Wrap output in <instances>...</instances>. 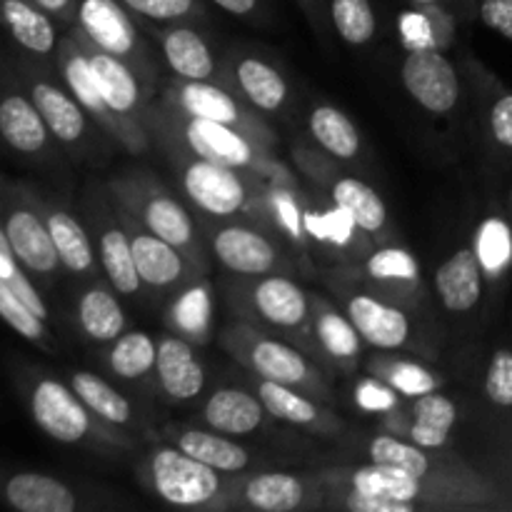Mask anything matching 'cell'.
Returning <instances> with one entry per match:
<instances>
[{
    "label": "cell",
    "mask_w": 512,
    "mask_h": 512,
    "mask_svg": "<svg viewBox=\"0 0 512 512\" xmlns=\"http://www.w3.org/2000/svg\"><path fill=\"white\" fill-rule=\"evenodd\" d=\"M258 395L265 403V410L273 418L283 420V423L315 425L320 420L318 405L305 398V395H300L295 388H290V385L273 383V380H260Z\"/></svg>",
    "instance_id": "cell-38"
},
{
    "label": "cell",
    "mask_w": 512,
    "mask_h": 512,
    "mask_svg": "<svg viewBox=\"0 0 512 512\" xmlns=\"http://www.w3.org/2000/svg\"><path fill=\"white\" fill-rule=\"evenodd\" d=\"M33 3L60 20H73L78 10V0H33Z\"/></svg>",
    "instance_id": "cell-51"
},
{
    "label": "cell",
    "mask_w": 512,
    "mask_h": 512,
    "mask_svg": "<svg viewBox=\"0 0 512 512\" xmlns=\"http://www.w3.org/2000/svg\"><path fill=\"white\" fill-rule=\"evenodd\" d=\"M0 320H3L8 328H13L20 338L40 345V348H50V345H53L48 320L35 315L33 310H30L28 305L3 283V280H0Z\"/></svg>",
    "instance_id": "cell-42"
},
{
    "label": "cell",
    "mask_w": 512,
    "mask_h": 512,
    "mask_svg": "<svg viewBox=\"0 0 512 512\" xmlns=\"http://www.w3.org/2000/svg\"><path fill=\"white\" fill-rule=\"evenodd\" d=\"M25 85H28V95L38 105L53 140L73 148L88 138L90 115L85 113L83 105L73 98L68 88L53 83L50 78H43V75H25Z\"/></svg>",
    "instance_id": "cell-8"
},
{
    "label": "cell",
    "mask_w": 512,
    "mask_h": 512,
    "mask_svg": "<svg viewBox=\"0 0 512 512\" xmlns=\"http://www.w3.org/2000/svg\"><path fill=\"white\" fill-rule=\"evenodd\" d=\"M413 428H410V440L423 450L443 448L450 438L455 420H458V408L450 398L435 393L418 395L413 405Z\"/></svg>",
    "instance_id": "cell-31"
},
{
    "label": "cell",
    "mask_w": 512,
    "mask_h": 512,
    "mask_svg": "<svg viewBox=\"0 0 512 512\" xmlns=\"http://www.w3.org/2000/svg\"><path fill=\"white\" fill-rule=\"evenodd\" d=\"M0 23L20 48L38 58H48L60 45L53 15L33 0H0Z\"/></svg>",
    "instance_id": "cell-18"
},
{
    "label": "cell",
    "mask_w": 512,
    "mask_h": 512,
    "mask_svg": "<svg viewBox=\"0 0 512 512\" xmlns=\"http://www.w3.org/2000/svg\"><path fill=\"white\" fill-rule=\"evenodd\" d=\"M170 100L188 118L215 120V123L235 125V128H240L245 120L238 100L208 80H180L170 88Z\"/></svg>",
    "instance_id": "cell-20"
},
{
    "label": "cell",
    "mask_w": 512,
    "mask_h": 512,
    "mask_svg": "<svg viewBox=\"0 0 512 512\" xmlns=\"http://www.w3.org/2000/svg\"><path fill=\"white\" fill-rule=\"evenodd\" d=\"M235 80L245 98L263 113H278L288 100V83L278 68L260 58H243L235 68Z\"/></svg>",
    "instance_id": "cell-32"
},
{
    "label": "cell",
    "mask_w": 512,
    "mask_h": 512,
    "mask_svg": "<svg viewBox=\"0 0 512 512\" xmlns=\"http://www.w3.org/2000/svg\"><path fill=\"white\" fill-rule=\"evenodd\" d=\"M410 3H415V5H425V8H433V5L445 3V0H410Z\"/></svg>",
    "instance_id": "cell-53"
},
{
    "label": "cell",
    "mask_w": 512,
    "mask_h": 512,
    "mask_svg": "<svg viewBox=\"0 0 512 512\" xmlns=\"http://www.w3.org/2000/svg\"><path fill=\"white\" fill-rule=\"evenodd\" d=\"M0 223H3L5 235H8L20 265L33 278L48 280L58 273V268H63L40 205L28 203L20 195L10 203L0 205Z\"/></svg>",
    "instance_id": "cell-2"
},
{
    "label": "cell",
    "mask_w": 512,
    "mask_h": 512,
    "mask_svg": "<svg viewBox=\"0 0 512 512\" xmlns=\"http://www.w3.org/2000/svg\"><path fill=\"white\" fill-rule=\"evenodd\" d=\"M0 498L18 512H75L78 498L70 485L53 475L15 473L0 483Z\"/></svg>",
    "instance_id": "cell-13"
},
{
    "label": "cell",
    "mask_w": 512,
    "mask_h": 512,
    "mask_svg": "<svg viewBox=\"0 0 512 512\" xmlns=\"http://www.w3.org/2000/svg\"><path fill=\"white\" fill-rule=\"evenodd\" d=\"M158 370L160 388L173 400H193L205 388V370L195 358L193 348L185 340L165 335L158 343Z\"/></svg>",
    "instance_id": "cell-16"
},
{
    "label": "cell",
    "mask_w": 512,
    "mask_h": 512,
    "mask_svg": "<svg viewBox=\"0 0 512 512\" xmlns=\"http://www.w3.org/2000/svg\"><path fill=\"white\" fill-rule=\"evenodd\" d=\"M163 58L178 80H210L215 75L213 50L193 28H168L160 38Z\"/></svg>",
    "instance_id": "cell-22"
},
{
    "label": "cell",
    "mask_w": 512,
    "mask_h": 512,
    "mask_svg": "<svg viewBox=\"0 0 512 512\" xmlns=\"http://www.w3.org/2000/svg\"><path fill=\"white\" fill-rule=\"evenodd\" d=\"M478 15L490 30L512 40V0H478Z\"/></svg>",
    "instance_id": "cell-49"
},
{
    "label": "cell",
    "mask_w": 512,
    "mask_h": 512,
    "mask_svg": "<svg viewBox=\"0 0 512 512\" xmlns=\"http://www.w3.org/2000/svg\"><path fill=\"white\" fill-rule=\"evenodd\" d=\"M155 360H158V345L143 330L123 333L118 340H113V348L108 353L110 370L125 380H138L148 375L155 368Z\"/></svg>",
    "instance_id": "cell-37"
},
{
    "label": "cell",
    "mask_w": 512,
    "mask_h": 512,
    "mask_svg": "<svg viewBox=\"0 0 512 512\" xmlns=\"http://www.w3.org/2000/svg\"><path fill=\"white\" fill-rule=\"evenodd\" d=\"M178 448L183 453L193 455L200 463L210 465L218 473L235 475L248 468L250 455L243 445L230 440V435L208 433L200 428H188L178 435Z\"/></svg>",
    "instance_id": "cell-28"
},
{
    "label": "cell",
    "mask_w": 512,
    "mask_h": 512,
    "mask_svg": "<svg viewBox=\"0 0 512 512\" xmlns=\"http://www.w3.org/2000/svg\"><path fill=\"white\" fill-rule=\"evenodd\" d=\"M140 218L145 228L155 233L158 238L168 240L178 250L193 253L195 250V225L183 203L168 193H150L148 198L140 200Z\"/></svg>",
    "instance_id": "cell-24"
},
{
    "label": "cell",
    "mask_w": 512,
    "mask_h": 512,
    "mask_svg": "<svg viewBox=\"0 0 512 512\" xmlns=\"http://www.w3.org/2000/svg\"><path fill=\"white\" fill-rule=\"evenodd\" d=\"M0 280H3V283L8 285V288L13 290L35 315H40L43 320L50 318V310L48 305H45L43 295L38 293L35 283L30 280L28 270L20 265L18 255L13 253V245H10L8 235H5L3 223H0Z\"/></svg>",
    "instance_id": "cell-40"
},
{
    "label": "cell",
    "mask_w": 512,
    "mask_h": 512,
    "mask_svg": "<svg viewBox=\"0 0 512 512\" xmlns=\"http://www.w3.org/2000/svg\"><path fill=\"white\" fill-rule=\"evenodd\" d=\"M350 485H353L355 493L403 500V503H418L425 495V485L420 475H413L408 470L385 463H373L353 470Z\"/></svg>",
    "instance_id": "cell-29"
},
{
    "label": "cell",
    "mask_w": 512,
    "mask_h": 512,
    "mask_svg": "<svg viewBox=\"0 0 512 512\" xmlns=\"http://www.w3.org/2000/svg\"><path fill=\"white\" fill-rule=\"evenodd\" d=\"M510 205H512V183H510Z\"/></svg>",
    "instance_id": "cell-54"
},
{
    "label": "cell",
    "mask_w": 512,
    "mask_h": 512,
    "mask_svg": "<svg viewBox=\"0 0 512 512\" xmlns=\"http://www.w3.org/2000/svg\"><path fill=\"white\" fill-rule=\"evenodd\" d=\"M333 203L340 213L368 235H378L388 223V208L383 198L370 188L368 183L358 178H340L333 183Z\"/></svg>",
    "instance_id": "cell-26"
},
{
    "label": "cell",
    "mask_w": 512,
    "mask_h": 512,
    "mask_svg": "<svg viewBox=\"0 0 512 512\" xmlns=\"http://www.w3.org/2000/svg\"><path fill=\"white\" fill-rule=\"evenodd\" d=\"M155 493L178 508H203L223 493L218 470L180 448H155L148 463Z\"/></svg>",
    "instance_id": "cell-1"
},
{
    "label": "cell",
    "mask_w": 512,
    "mask_h": 512,
    "mask_svg": "<svg viewBox=\"0 0 512 512\" xmlns=\"http://www.w3.org/2000/svg\"><path fill=\"white\" fill-rule=\"evenodd\" d=\"M265 403L260 395L255 398L245 388H220L208 398L203 408V418L215 433L230 435V438H243L255 433L263 425Z\"/></svg>",
    "instance_id": "cell-17"
},
{
    "label": "cell",
    "mask_w": 512,
    "mask_h": 512,
    "mask_svg": "<svg viewBox=\"0 0 512 512\" xmlns=\"http://www.w3.org/2000/svg\"><path fill=\"white\" fill-rule=\"evenodd\" d=\"M213 3L218 5V8L228 10V13L245 18V15H250V13H255V10H258L260 0H213Z\"/></svg>",
    "instance_id": "cell-52"
},
{
    "label": "cell",
    "mask_w": 512,
    "mask_h": 512,
    "mask_svg": "<svg viewBox=\"0 0 512 512\" xmlns=\"http://www.w3.org/2000/svg\"><path fill=\"white\" fill-rule=\"evenodd\" d=\"M68 385L75 390V395L83 400L85 408H88L95 418L103 420V423L128 425L130 420H133V408H130L128 400H125L113 385H108L95 373L75 370V373H70Z\"/></svg>",
    "instance_id": "cell-33"
},
{
    "label": "cell",
    "mask_w": 512,
    "mask_h": 512,
    "mask_svg": "<svg viewBox=\"0 0 512 512\" xmlns=\"http://www.w3.org/2000/svg\"><path fill=\"white\" fill-rule=\"evenodd\" d=\"M130 13L155 23H173V20L193 18L200 10L198 0H120Z\"/></svg>",
    "instance_id": "cell-45"
},
{
    "label": "cell",
    "mask_w": 512,
    "mask_h": 512,
    "mask_svg": "<svg viewBox=\"0 0 512 512\" xmlns=\"http://www.w3.org/2000/svg\"><path fill=\"white\" fill-rule=\"evenodd\" d=\"M253 305L275 328L295 330L308 323L310 303L305 290L283 275H265L253 288Z\"/></svg>",
    "instance_id": "cell-19"
},
{
    "label": "cell",
    "mask_w": 512,
    "mask_h": 512,
    "mask_svg": "<svg viewBox=\"0 0 512 512\" xmlns=\"http://www.w3.org/2000/svg\"><path fill=\"white\" fill-rule=\"evenodd\" d=\"M183 138L195 158L213 160L230 168H250L255 163V145L248 135L235 125L215 123V120L188 118L183 123Z\"/></svg>",
    "instance_id": "cell-11"
},
{
    "label": "cell",
    "mask_w": 512,
    "mask_h": 512,
    "mask_svg": "<svg viewBox=\"0 0 512 512\" xmlns=\"http://www.w3.org/2000/svg\"><path fill=\"white\" fill-rule=\"evenodd\" d=\"M50 130L33 98L18 88L0 90V140L25 158H40L50 148Z\"/></svg>",
    "instance_id": "cell-9"
},
{
    "label": "cell",
    "mask_w": 512,
    "mask_h": 512,
    "mask_svg": "<svg viewBox=\"0 0 512 512\" xmlns=\"http://www.w3.org/2000/svg\"><path fill=\"white\" fill-rule=\"evenodd\" d=\"M30 415L48 438L63 445L83 443L95 430L90 410L70 385L55 378H38L28 393Z\"/></svg>",
    "instance_id": "cell-3"
},
{
    "label": "cell",
    "mask_w": 512,
    "mask_h": 512,
    "mask_svg": "<svg viewBox=\"0 0 512 512\" xmlns=\"http://www.w3.org/2000/svg\"><path fill=\"white\" fill-rule=\"evenodd\" d=\"M330 20L340 38L350 45L370 43L378 30L370 0H330Z\"/></svg>",
    "instance_id": "cell-39"
},
{
    "label": "cell",
    "mask_w": 512,
    "mask_h": 512,
    "mask_svg": "<svg viewBox=\"0 0 512 512\" xmlns=\"http://www.w3.org/2000/svg\"><path fill=\"white\" fill-rule=\"evenodd\" d=\"M310 133L338 160H353L360 153V135L353 120L333 105H318L310 113Z\"/></svg>",
    "instance_id": "cell-35"
},
{
    "label": "cell",
    "mask_w": 512,
    "mask_h": 512,
    "mask_svg": "<svg viewBox=\"0 0 512 512\" xmlns=\"http://www.w3.org/2000/svg\"><path fill=\"white\" fill-rule=\"evenodd\" d=\"M100 265H103L105 278L110 280L115 293L135 295L143 285L138 268H135L130 238L120 225H110L100 233Z\"/></svg>",
    "instance_id": "cell-34"
},
{
    "label": "cell",
    "mask_w": 512,
    "mask_h": 512,
    "mask_svg": "<svg viewBox=\"0 0 512 512\" xmlns=\"http://www.w3.org/2000/svg\"><path fill=\"white\" fill-rule=\"evenodd\" d=\"M475 253L488 280H500L512 268V228L500 215H490L475 233Z\"/></svg>",
    "instance_id": "cell-36"
},
{
    "label": "cell",
    "mask_w": 512,
    "mask_h": 512,
    "mask_svg": "<svg viewBox=\"0 0 512 512\" xmlns=\"http://www.w3.org/2000/svg\"><path fill=\"white\" fill-rule=\"evenodd\" d=\"M348 318L368 345L380 350H398L410 338V320L395 305L383 303L373 295L358 293L348 303Z\"/></svg>",
    "instance_id": "cell-14"
},
{
    "label": "cell",
    "mask_w": 512,
    "mask_h": 512,
    "mask_svg": "<svg viewBox=\"0 0 512 512\" xmlns=\"http://www.w3.org/2000/svg\"><path fill=\"white\" fill-rule=\"evenodd\" d=\"M345 508L353 512H415L420 508L418 503H403V500H390L378 498V495H363V493H350L345 498Z\"/></svg>",
    "instance_id": "cell-50"
},
{
    "label": "cell",
    "mask_w": 512,
    "mask_h": 512,
    "mask_svg": "<svg viewBox=\"0 0 512 512\" xmlns=\"http://www.w3.org/2000/svg\"><path fill=\"white\" fill-rule=\"evenodd\" d=\"M78 325L95 343H113L125 333V313L105 285H93L78 300Z\"/></svg>",
    "instance_id": "cell-27"
},
{
    "label": "cell",
    "mask_w": 512,
    "mask_h": 512,
    "mask_svg": "<svg viewBox=\"0 0 512 512\" xmlns=\"http://www.w3.org/2000/svg\"><path fill=\"white\" fill-rule=\"evenodd\" d=\"M315 335L325 353H330L333 358L353 360L360 355V333L355 330L353 320L343 318L335 310H320V315L315 318Z\"/></svg>",
    "instance_id": "cell-41"
},
{
    "label": "cell",
    "mask_w": 512,
    "mask_h": 512,
    "mask_svg": "<svg viewBox=\"0 0 512 512\" xmlns=\"http://www.w3.org/2000/svg\"><path fill=\"white\" fill-rule=\"evenodd\" d=\"M213 253L228 270L253 278L268 275L280 258L273 240L248 225H225L215 230Z\"/></svg>",
    "instance_id": "cell-12"
},
{
    "label": "cell",
    "mask_w": 512,
    "mask_h": 512,
    "mask_svg": "<svg viewBox=\"0 0 512 512\" xmlns=\"http://www.w3.org/2000/svg\"><path fill=\"white\" fill-rule=\"evenodd\" d=\"M43 215L50 235H53L60 265L73 275L93 273L95 253L83 223L75 215H70L65 208H53V205H45Z\"/></svg>",
    "instance_id": "cell-23"
},
{
    "label": "cell",
    "mask_w": 512,
    "mask_h": 512,
    "mask_svg": "<svg viewBox=\"0 0 512 512\" xmlns=\"http://www.w3.org/2000/svg\"><path fill=\"white\" fill-rule=\"evenodd\" d=\"M305 483L290 473H260L243 488L250 508L263 512H293L305 505Z\"/></svg>",
    "instance_id": "cell-30"
},
{
    "label": "cell",
    "mask_w": 512,
    "mask_h": 512,
    "mask_svg": "<svg viewBox=\"0 0 512 512\" xmlns=\"http://www.w3.org/2000/svg\"><path fill=\"white\" fill-rule=\"evenodd\" d=\"M488 125L495 143H498L503 150H508V153H512V93L510 90H503V93L493 100L488 113Z\"/></svg>",
    "instance_id": "cell-47"
},
{
    "label": "cell",
    "mask_w": 512,
    "mask_h": 512,
    "mask_svg": "<svg viewBox=\"0 0 512 512\" xmlns=\"http://www.w3.org/2000/svg\"><path fill=\"white\" fill-rule=\"evenodd\" d=\"M485 395L500 408H512V350L500 348L490 358L485 373Z\"/></svg>",
    "instance_id": "cell-46"
},
{
    "label": "cell",
    "mask_w": 512,
    "mask_h": 512,
    "mask_svg": "<svg viewBox=\"0 0 512 512\" xmlns=\"http://www.w3.org/2000/svg\"><path fill=\"white\" fill-rule=\"evenodd\" d=\"M248 358L250 365L255 368V373L263 380H273V383L300 388V385H308L310 378H313V370H310L303 353L290 348V345L280 343V340H255V343L250 345Z\"/></svg>",
    "instance_id": "cell-25"
},
{
    "label": "cell",
    "mask_w": 512,
    "mask_h": 512,
    "mask_svg": "<svg viewBox=\"0 0 512 512\" xmlns=\"http://www.w3.org/2000/svg\"><path fill=\"white\" fill-rule=\"evenodd\" d=\"M185 195L195 208L213 218H230L248 205V185L238 175V168L195 158L183 168Z\"/></svg>",
    "instance_id": "cell-5"
},
{
    "label": "cell",
    "mask_w": 512,
    "mask_h": 512,
    "mask_svg": "<svg viewBox=\"0 0 512 512\" xmlns=\"http://www.w3.org/2000/svg\"><path fill=\"white\" fill-rule=\"evenodd\" d=\"M80 40H83V48L88 53L90 65H93L95 80H98L100 95H103L105 105L113 113V118L118 120L120 130H123V140L130 143L128 135H125V128L130 125V120L135 118V110H140V100H143V93H140V85L135 80V73L130 70L128 60L118 58V55H110L105 50L95 48L88 40L83 38V33L78 30Z\"/></svg>",
    "instance_id": "cell-7"
},
{
    "label": "cell",
    "mask_w": 512,
    "mask_h": 512,
    "mask_svg": "<svg viewBox=\"0 0 512 512\" xmlns=\"http://www.w3.org/2000/svg\"><path fill=\"white\" fill-rule=\"evenodd\" d=\"M390 383H393L395 388L403 390L405 395H425L433 393V390L438 388V380H435L428 370L408 363L395 365L393 375H390Z\"/></svg>",
    "instance_id": "cell-48"
},
{
    "label": "cell",
    "mask_w": 512,
    "mask_h": 512,
    "mask_svg": "<svg viewBox=\"0 0 512 512\" xmlns=\"http://www.w3.org/2000/svg\"><path fill=\"white\" fill-rule=\"evenodd\" d=\"M75 23L83 38L95 48L123 60L138 58V28L130 18V10L120 0H78Z\"/></svg>",
    "instance_id": "cell-6"
},
{
    "label": "cell",
    "mask_w": 512,
    "mask_h": 512,
    "mask_svg": "<svg viewBox=\"0 0 512 512\" xmlns=\"http://www.w3.org/2000/svg\"><path fill=\"white\" fill-rule=\"evenodd\" d=\"M130 248H133L135 268L140 280L148 288H170L180 283L188 273L183 253L168 240L158 238L155 233H135L130 235Z\"/></svg>",
    "instance_id": "cell-21"
},
{
    "label": "cell",
    "mask_w": 512,
    "mask_h": 512,
    "mask_svg": "<svg viewBox=\"0 0 512 512\" xmlns=\"http://www.w3.org/2000/svg\"><path fill=\"white\" fill-rule=\"evenodd\" d=\"M405 90L428 113L445 115L458 105L460 78L455 65L433 48H415L400 70Z\"/></svg>",
    "instance_id": "cell-4"
},
{
    "label": "cell",
    "mask_w": 512,
    "mask_h": 512,
    "mask_svg": "<svg viewBox=\"0 0 512 512\" xmlns=\"http://www.w3.org/2000/svg\"><path fill=\"white\" fill-rule=\"evenodd\" d=\"M485 273L475 248H458L435 273V290L450 313H470L483 300Z\"/></svg>",
    "instance_id": "cell-15"
},
{
    "label": "cell",
    "mask_w": 512,
    "mask_h": 512,
    "mask_svg": "<svg viewBox=\"0 0 512 512\" xmlns=\"http://www.w3.org/2000/svg\"><path fill=\"white\" fill-rule=\"evenodd\" d=\"M370 460L373 463H385L395 465V468H403L408 473L430 475V460L423 453V448L415 443H403L398 438H390V435H378V438L370 443Z\"/></svg>",
    "instance_id": "cell-43"
},
{
    "label": "cell",
    "mask_w": 512,
    "mask_h": 512,
    "mask_svg": "<svg viewBox=\"0 0 512 512\" xmlns=\"http://www.w3.org/2000/svg\"><path fill=\"white\" fill-rule=\"evenodd\" d=\"M368 273L383 283H418L420 265L408 250L383 248L368 258Z\"/></svg>",
    "instance_id": "cell-44"
},
{
    "label": "cell",
    "mask_w": 512,
    "mask_h": 512,
    "mask_svg": "<svg viewBox=\"0 0 512 512\" xmlns=\"http://www.w3.org/2000/svg\"><path fill=\"white\" fill-rule=\"evenodd\" d=\"M58 65H60V75H63L65 88L73 93V98L83 105L85 113L100 123L103 128L113 130L115 135L123 138V130H120L118 120L113 118V113L105 105L103 95H100L98 80H95L93 65H90L88 53L83 48V40H80L78 30L68 38L60 40L58 45Z\"/></svg>",
    "instance_id": "cell-10"
}]
</instances>
